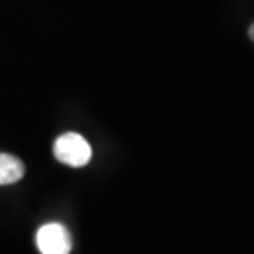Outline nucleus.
Listing matches in <instances>:
<instances>
[{
	"label": "nucleus",
	"mask_w": 254,
	"mask_h": 254,
	"mask_svg": "<svg viewBox=\"0 0 254 254\" xmlns=\"http://www.w3.org/2000/svg\"><path fill=\"white\" fill-rule=\"evenodd\" d=\"M55 156L59 163L71 166V167H82L92 158V148L82 134L79 133H64L61 134L53 146Z\"/></svg>",
	"instance_id": "1"
},
{
	"label": "nucleus",
	"mask_w": 254,
	"mask_h": 254,
	"mask_svg": "<svg viewBox=\"0 0 254 254\" xmlns=\"http://www.w3.org/2000/svg\"><path fill=\"white\" fill-rule=\"evenodd\" d=\"M36 246L41 254H69L72 240L66 226L61 223H46L38 230Z\"/></svg>",
	"instance_id": "2"
},
{
	"label": "nucleus",
	"mask_w": 254,
	"mask_h": 254,
	"mask_svg": "<svg viewBox=\"0 0 254 254\" xmlns=\"http://www.w3.org/2000/svg\"><path fill=\"white\" fill-rule=\"evenodd\" d=\"M25 176L23 163L12 154L0 153V186L18 182Z\"/></svg>",
	"instance_id": "3"
},
{
	"label": "nucleus",
	"mask_w": 254,
	"mask_h": 254,
	"mask_svg": "<svg viewBox=\"0 0 254 254\" xmlns=\"http://www.w3.org/2000/svg\"><path fill=\"white\" fill-rule=\"evenodd\" d=\"M248 35H250V38H251V41H254V23L250 26V30H248Z\"/></svg>",
	"instance_id": "4"
}]
</instances>
